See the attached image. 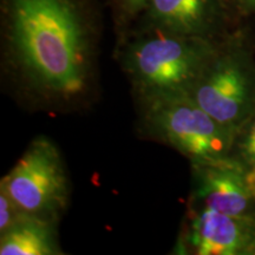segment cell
Segmentation results:
<instances>
[{
    "instance_id": "3",
    "label": "cell",
    "mask_w": 255,
    "mask_h": 255,
    "mask_svg": "<svg viewBox=\"0 0 255 255\" xmlns=\"http://www.w3.org/2000/svg\"><path fill=\"white\" fill-rule=\"evenodd\" d=\"M149 98L152 128L193 164L231 157L237 131L213 119L187 92Z\"/></svg>"
},
{
    "instance_id": "4",
    "label": "cell",
    "mask_w": 255,
    "mask_h": 255,
    "mask_svg": "<svg viewBox=\"0 0 255 255\" xmlns=\"http://www.w3.org/2000/svg\"><path fill=\"white\" fill-rule=\"evenodd\" d=\"M188 95L213 119L238 132L255 114V65L242 50L216 52Z\"/></svg>"
},
{
    "instance_id": "1",
    "label": "cell",
    "mask_w": 255,
    "mask_h": 255,
    "mask_svg": "<svg viewBox=\"0 0 255 255\" xmlns=\"http://www.w3.org/2000/svg\"><path fill=\"white\" fill-rule=\"evenodd\" d=\"M12 26L15 49L34 81L63 96L84 89V38L69 0H13Z\"/></svg>"
},
{
    "instance_id": "6",
    "label": "cell",
    "mask_w": 255,
    "mask_h": 255,
    "mask_svg": "<svg viewBox=\"0 0 255 255\" xmlns=\"http://www.w3.org/2000/svg\"><path fill=\"white\" fill-rule=\"evenodd\" d=\"M194 196L203 207L234 216L254 218L255 195L247 181V169L234 158L194 164Z\"/></svg>"
},
{
    "instance_id": "14",
    "label": "cell",
    "mask_w": 255,
    "mask_h": 255,
    "mask_svg": "<svg viewBox=\"0 0 255 255\" xmlns=\"http://www.w3.org/2000/svg\"><path fill=\"white\" fill-rule=\"evenodd\" d=\"M241 1L244 2L248 8L255 9V0H241Z\"/></svg>"
},
{
    "instance_id": "11",
    "label": "cell",
    "mask_w": 255,
    "mask_h": 255,
    "mask_svg": "<svg viewBox=\"0 0 255 255\" xmlns=\"http://www.w3.org/2000/svg\"><path fill=\"white\" fill-rule=\"evenodd\" d=\"M0 232L4 233L11 227L23 213L12 202L5 190H0Z\"/></svg>"
},
{
    "instance_id": "10",
    "label": "cell",
    "mask_w": 255,
    "mask_h": 255,
    "mask_svg": "<svg viewBox=\"0 0 255 255\" xmlns=\"http://www.w3.org/2000/svg\"><path fill=\"white\" fill-rule=\"evenodd\" d=\"M231 157L246 169H255V114L238 130Z\"/></svg>"
},
{
    "instance_id": "8",
    "label": "cell",
    "mask_w": 255,
    "mask_h": 255,
    "mask_svg": "<svg viewBox=\"0 0 255 255\" xmlns=\"http://www.w3.org/2000/svg\"><path fill=\"white\" fill-rule=\"evenodd\" d=\"M152 18L182 36H197L208 28L215 15V0H149Z\"/></svg>"
},
{
    "instance_id": "15",
    "label": "cell",
    "mask_w": 255,
    "mask_h": 255,
    "mask_svg": "<svg viewBox=\"0 0 255 255\" xmlns=\"http://www.w3.org/2000/svg\"><path fill=\"white\" fill-rule=\"evenodd\" d=\"M250 254H255V244H254L253 248H252V251H251V253H250Z\"/></svg>"
},
{
    "instance_id": "9",
    "label": "cell",
    "mask_w": 255,
    "mask_h": 255,
    "mask_svg": "<svg viewBox=\"0 0 255 255\" xmlns=\"http://www.w3.org/2000/svg\"><path fill=\"white\" fill-rule=\"evenodd\" d=\"M51 221L21 214L7 231L1 233V255H50L56 254Z\"/></svg>"
},
{
    "instance_id": "12",
    "label": "cell",
    "mask_w": 255,
    "mask_h": 255,
    "mask_svg": "<svg viewBox=\"0 0 255 255\" xmlns=\"http://www.w3.org/2000/svg\"><path fill=\"white\" fill-rule=\"evenodd\" d=\"M247 181L255 195V169H247Z\"/></svg>"
},
{
    "instance_id": "13",
    "label": "cell",
    "mask_w": 255,
    "mask_h": 255,
    "mask_svg": "<svg viewBox=\"0 0 255 255\" xmlns=\"http://www.w3.org/2000/svg\"><path fill=\"white\" fill-rule=\"evenodd\" d=\"M145 1H148V0H126V2L129 6L130 8H139L141 6H143L145 4Z\"/></svg>"
},
{
    "instance_id": "7",
    "label": "cell",
    "mask_w": 255,
    "mask_h": 255,
    "mask_svg": "<svg viewBox=\"0 0 255 255\" xmlns=\"http://www.w3.org/2000/svg\"><path fill=\"white\" fill-rule=\"evenodd\" d=\"M189 242L200 255L250 254L255 244V219L202 207L191 221Z\"/></svg>"
},
{
    "instance_id": "2",
    "label": "cell",
    "mask_w": 255,
    "mask_h": 255,
    "mask_svg": "<svg viewBox=\"0 0 255 255\" xmlns=\"http://www.w3.org/2000/svg\"><path fill=\"white\" fill-rule=\"evenodd\" d=\"M215 53L197 36H162L136 44L128 64L137 84L149 97L188 94Z\"/></svg>"
},
{
    "instance_id": "5",
    "label": "cell",
    "mask_w": 255,
    "mask_h": 255,
    "mask_svg": "<svg viewBox=\"0 0 255 255\" xmlns=\"http://www.w3.org/2000/svg\"><path fill=\"white\" fill-rule=\"evenodd\" d=\"M1 189L21 213L51 221L69 196L65 169L52 142L45 137L34 139L2 178Z\"/></svg>"
}]
</instances>
